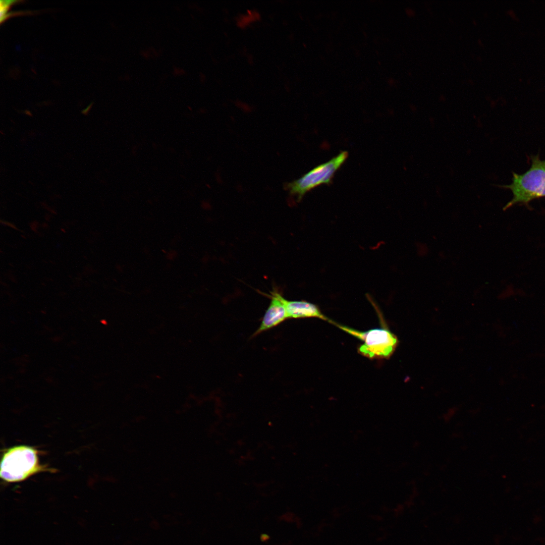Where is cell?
<instances>
[{
	"label": "cell",
	"mask_w": 545,
	"mask_h": 545,
	"mask_svg": "<svg viewBox=\"0 0 545 545\" xmlns=\"http://www.w3.org/2000/svg\"><path fill=\"white\" fill-rule=\"evenodd\" d=\"M531 165L524 173H513L512 182L502 186L512 192V199L505 206L507 209L516 204L528 203L536 198L545 197V160L539 155L530 156Z\"/></svg>",
	"instance_id": "obj_1"
},
{
	"label": "cell",
	"mask_w": 545,
	"mask_h": 545,
	"mask_svg": "<svg viewBox=\"0 0 545 545\" xmlns=\"http://www.w3.org/2000/svg\"><path fill=\"white\" fill-rule=\"evenodd\" d=\"M39 470L35 450L26 446H19L8 449L4 454L0 475L8 482H18Z\"/></svg>",
	"instance_id": "obj_3"
},
{
	"label": "cell",
	"mask_w": 545,
	"mask_h": 545,
	"mask_svg": "<svg viewBox=\"0 0 545 545\" xmlns=\"http://www.w3.org/2000/svg\"><path fill=\"white\" fill-rule=\"evenodd\" d=\"M284 304L288 319L316 317L332 323L333 320L324 315L315 304L304 300L289 301L285 298Z\"/></svg>",
	"instance_id": "obj_6"
},
{
	"label": "cell",
	"mask_w": 545,
	"mask_h": 545,
	"mask_svg": "<svg viewBox=\"0 0 545 545\" xmlns=\"http://www.w3.org/2000/svg\"><path fill=\"white\" fill-rule=\"evenodd\" d=\"M259 17V14L254 12H250L248 15L242 16L238 20V25L240 26L244 27L248 23L254 21L256 19H258Z\"/></svg>",
	"instance_id": "obj_7"
},
{
	"label": "cell",
	"mask_w": 545,
	"mask_h": 545,
	"mask_svg": "<svg viewBox=\"0 0 545 545\" xmlns=\"http://www.w3.org/2000/svg\"><path fill=\"white\" fill-rule=\"evenodd\" d=\"M348 152L344 151L329 161L320 165L305 174L300 178L287 185L290 193L300 200L312 189L322 184L330 183L336 172L348 157Z\"/></svg>",
	"instance_id": "obj_4"
},
{
	"label": "cell",
	"mask_w": 545,
	"mask_h": 545,
	"mask_svg": "<svg viewBox=\"0 0 545 545\" xmlns=\"http://www.w3.org/2000/svg\"><path fill=\"white\" fill-rule=\"evenodd\" d=\"M269 538V536L265 534H262L261 536V539L262 541H266Z\"/></svg>",
	"instance_id": "obj_8"
},
{
	"label": "cell",
	"mask_w": 545,
	"mask_h": 545,
	"mask_svg": "<svg viewBox=\"0 0 545 545\" xmlns=\"http://www.w3.org/2000/svg\"><path fill=\"white\" fill-rule=\"evenodd\" d=\"M333 324L362 341L363 344L358 347V352L370 359L389 358L398 344L396 336L386 328L373 329L363 332L335 321Z\"/></svg>",
	"instance_id": "obj_2"
},
{
	"label": "cell",
	"mask_w": 545,
	"mask_h": 545,
	"mask_svg": "<svg viewBox=\"0 0 545 545\" xmlns=\"http://www.w3.org/2000/svg\"><path fill=\"white\" fill-rule=\"evenodd\" d=\"M267 296L271 299L270 304L264 314L260 326L252 337L275 327L288 319L283 296L275 289L270 292V295Z\"/></svg>",
	"instance_id": "obj_5"
}]
</instances>
